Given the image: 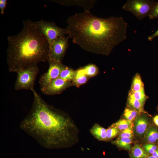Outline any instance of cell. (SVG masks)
I'll list each match as a JSON object with an SVG mask.
<instances>
[{
    "label": "cell",
    "mask_w": 158,
    "mask_h": 158,
    "mask_svg": "<svg viewBox=\"0 0 158 158\" xmlns=\"http://www.w3.org/2000/svg\"><path fill=\"white\" fill-rule=\"evenodd\" d=\"M69 36L56 39L49 47L48 59L61 62L68 46Z\"/></svg>",
    "instance_id": "52a82bcc"
},
{
    "label": "cell",
    "mask_w": 158,
    "mask_h": 158,
    "mask_svg": "<svg viewBox=\"0 0 158 158\" xmlns=\"http://www.w3.org/2000/svg\"><path fill=\"white\" fill-rule=\"evenodd\" d=\"M53 1L67 6H78L83 7L85 11L90 12L96 0H53Z\"/></svg>",
    "instance_id": "30bf717a"
},
{
    "label": "cell",
    "mask_w": 158,
    "mask_h": 158,
    "mask_svg": "<svg viewBox=\"0 0 158 158\" xmlns=\"http://www.w3.org/2000/svg\"><path fill=\"white\" fill-rule=\"evenodd\" d=\"M133 97L136 99L141 102L143 105L147 99L144 89L140 90L134 92H130Z\"/></svg>",
    "instance_id": "603a6c76"
},
{
    "label": "cell",
    "mask_w": 158,
    "mask_h": 158,
    "mask_svg": "<svg viewBox=\"0 0 158 158\" xmlns=\"http://www.w3.org/2000/svg\"><path fill=\"white\" fill-rule=\"evenodd\" d=\"M153 157L158 158V150H156L152 154Z\"/></svg>",
    "instance_id": "4dcf8cb0"
},
{
    "label": "cell",
    "mask_w": 158,
    "mask_h": 158,
    "mask_svg": "<svg viewBox=\"0 0 158 158\" xmlns=\"http://www.w3.org/2000/svg\"><path fill=\"white\" fill-rule=\"evenodd\" d=\"M154 123L158 126V115L155 116L153 119Z\"/></svg>",
    "instance_id": "f546056e"
},
{
    "label": "cell",
    "mask_w": 158,
    "mask_h": 158,
    "mask_svg": "<svg viewBox=\"0 0 158 158\" xmlns=\"http://www.w3.org/2000/svg\"><path fill=\"white\" fill-rule=\"evenodd\" d=\"M157 149L158 150V145L157 146Z\"/></svg>",
    "instance_id": "d6a6232c"
},
{
    "label": "cell",
    "mask_w": 158,
    "mask_h": 158,
    "mask_svg": "<svg viewBox=\"0 0 158 158\" xmlns=\"http://www.w3.org/2000/svg\"><path fill=\"white\" fill-rule=\"evenodd\" d=\"M148 155V154L138 144H135L132 148L131 156L132 158H146Z\"/></svg>",
    "instance_id": "2e32d148"
},
{
    "label": "cell",
    "mask_w": 158,
    "mask_h": 158,
    "mask_svg": "<svg viewBox=\"0 0 158 158\" xmlns=\"http://www.w3.org/2000/svg\"><path fill=\"white\" fill-rule=\"evenodd\" d=\"M7 3L6 0H0V9L1 13V14H3L4 13V11Z\"/></svg>",
    "instance_id": "83f0119b"
},
{
    "label": "cell",
    "mask_w": 158,
    "mask_h": 158,
    "mask_svg": "<svg viewBox=\"0 0 158 158\" xmlns=\"http://www.w3.org/2000/svg\"><path fill=\"white\" fill-rule=\"evenodd\" d=\"M155 2L151 0H128L122 8L132 13L138 20H142L148 16Z\"/></svg>",
    "instance_id": "5b68a950"
},
{
    "label": "cell",
    "mask_w": 158,
    "mask_h": 158,
    "mask_svg": "<svg viewBox=\"0 0 158 158\" xmlns=\"http://www.w3.org/2000/svg\"><path fill=\"white\" fill-rule=\"evenodd\" d=\"M149 123L147 118L144 115L139 116L135 120L134 124V131L136 134H144L149 127Z\"/></svg>",
    "instance_id": "8fae6325"
},
{
    "label": "cell",
    "mask_w": 158,
    "mask_h": 158,
    "mask_svg": "<svg viewBox=\"0 0 158 158\" xmlns=\"http://www.w3.org/2000/svg\"><path fill=\"white\" fill-rule=\"evenodd\" d=\"M23 22L21 30L7 37L6 61L11 72L45 62L48 57L49 43L35 22L28 19Z\"/></svg>",
    "instance_id": "3957f363"
},
{
    "label": "cell",
    "mask_w": 158,
    "mask_h": 158,
    "mask_svg": "<svg viewBox=\"0 0 158 158\" xmlns=\"http://www.w3.org/2000/svg\"><path fill=\"white\" fill-rule=\"evenodd\" d=\"M37 65H34L17 71V78L14 87L19 90H31L34 88L35 81L39 72Z\"/></svg>",
    "instance_id": "277c9868"
},
{
    "label": "cell",
    "mask_w": 158,
    "mask_h": 158,
    "mask_svg": "<svg viewBox=\"0 0 158 158\" xmlns=\"http://www.w3.org/2000/svg\"><path fill=\"white\" fill-rule=\"evenodd\" d=\"M133 140L132 138L118 137L112 143L121 148L131 150Z\"/></svg>",
    "instance_id": "5bb4252c"
},
{
    "label": "cell",
    "mask_w": 158,
    "mask_h": 158,
    "mask_svg": "<svg viewBox=\"0 0 158 158\" xmlns=\"http://www.w3.org/2000/svg\"><path fill=\"white\" fill-rule=\"evenodd\" d=\"M87 80V76L84 73L81 69L75 72V76L73 80L76 85L79 86L85 83Z\"/></svg>",
    "instance_id": "ffe728a7"
},
{
    "label": "cell",
    "mask_w": 158,
    "mask_h": 158,
    "mask_svg": "<svg viewBox=\"0 0 158 158\" xmlns=\"http://www.w3.org/2000/svg\"><path fill=\"white\" fill-rule=\"evenodd\" d=\"M120 133L119 130L115 127L111 126L106 129L107 140H110L119 135Z\"/></svg>",
    "instance_id": "cb8c5ba5"
},
{
    "label": "cell",
    "mask_w": 158,
    "mask_h": 158,
    "mask_svg": "<svg viewBox=\"0 0 158 158\" xmlns=\"http://www.w3.org/2000/svg\"><path fill=\"white\" fill-rule=\"evenodd\" d=\"M66 23L73 42L93 53L108 55L127 38L128 24L121 16L100 18L84 11L69 17Z\"/></svg>",
    "instance_id": "6da1fadb"
},
{
    "label": "cell",
    "mask_w": 158,
    "mask_h": 158,
    "mask_svg": "<svg viewBox=\"0 0 158 158\" xmlns=\"http://www.w3.org/2000/svg\"><path fill=\"white\" fill-rule=\"evenodd\" d=\"M134 125L120 132L118 138H126L133 139L134 136Z\"/></svg>",
    "instance_id": "d4e9b609"
},
{
    "label": "cell",
    "mask_w": 158,
    "mask_h": 158,
    "mask_svg": "<svg viewBox=\"0 0 158 158\" xmlns=\"http://www.w3.org/2000/svg\"><path fill=\"white\" fill-rule=\"evenodd\" d=\"M75 73L71 69L64 66L61 70L59 77L67 81H70L73 80Z\"/></svg>",
    "instance_id": "e0dca14e"
},
{
    "label": "cell",
    "mask_w": 158,
    "mask_h": 158,
    "mask_svg": "<svg viewBox=\"0 0 158 158\" xmlns=\"http://www.w3.org/2000/svg\"><path fill=\"white\" fill-rule=\"evenodd\" d=\"M133 125L132 121L126 119H121L113 124L111 126L116 128L120 132Z\"/></svg>",
    "instance_id": "d6986e66"
},
{
    "label": "cell",
    "mask_w": 158,
    "mask_h": 158,
    "mask_svg": "<svg viewBox=\"0 0 158 158\" xmlns=\"http://www.w3.org/2000/svg\"><path fill=\"white\" fill-rule=\"evenodd\" d=\"M144 86L140 75L138 74H136L133 79L130 91L134 92L140 90L144 89Z\"/></svg>",
    "instance_id": "ac0fdd59"
},
{
    "label": "cell",
    "mask_w": 158,
    "mask_h": 158,
    "mask_svg": "<svg viewBox=\"0 0 158 158\" xmlns=\"http://www.w3.org/2000/svg\"><path fill=\"white\" fill-rule=\"evenodd\" d=\"M49 64L48 71L40 77L39 83L41 90L47 86L53 80L59 77L61 72L65 65L61 62L55 61L48 59Z\"/></svg>",
    "instance_id": "ba28073f"
},
{
    "label": "cell",
    "mask_w": 158,
    "mask_h": 158,
    "mask_svg": "<svg viewBox=\"0 0 158 158\" xmlns=\"http://www.w3.org/2000/svg\"><path fill=\"white\" fill-rule=\"evenodd\" d=\"M84 73L87 76H93L95 75L97 72V67L94 65H88L82 69Z\"/></svg>",
    "instance_id": "7402d4cb"
},
{
    "label": "cell",
    "mask_w": 158,
    "mask_h": 158,
    "mask_svg": "<svg viewBox=\"0 0 158 158\" xmlns=\"http://www.w3.org/2000/svg\"><path fill=\"white\" fill-rule=\"evenodd\" d=\"M146 158H157L153 157L152 156V155H151V156H148Z\"/></svg>",
    "instance_id": "1f68e13d"
},
{
    "label": "cell",
    "mask_w": 158,
    "mask_h": 158,
    "mask_svg": "<svg viewBox=\"0 0 158 158\" xmlns=\"http://www.w3.org/2000/svg\"><path fill=\"white\" fill-rule=\"evenodd\" d=\"M90 132L98 140L107 141L106 129L97 124H95L90 130Z\"/></svg>",
    "instance_id": "7c38bea8"
},
{
    "label": "cell",
    "mask_w": 158,
    "mask_h": 158,
    "mask_svg": "<svg viewBox=\"0 0 158 158\" xmlns=\"http://www.w3.org/2000/svg\"><path fill=\"white\" fill-rule=\"evenodd\" d=\"M157 36H158V30L152 34L148 36L147 39L148 41H151Z\"/></svg>",
    "instance_id": "f1b7e54d"
},
{
    "label": "cell",
    "mask_w": 158,
    "mask_h": 158,
    "mask_svg": "<svg viewBox=\"0 0 158 158\" xmlns=\"http://www.w3.org/2000/svg\"><path fill=\"white\" fill-rule=\"evenodd\" d=\"M148 17L150 20L158 18V1L154 3Z\"/></svg>",
    "instance_id": "4316f807"
},
{
    "label": "cell",
    "mask_w": 158,
    "mask_h": 158,
    "mask_svg": "<svg viewBox=\"0 0 158 158\" xmlns=\"http://www.w3.org/2000/svg\"><path fill=\"white\" fill-rule=\"evenodd\" d=\"M70 84V81L58 77L41 90L45 95H53L60 93L69 86Z\"/></svg>",
    "instance_id": "9c48e42d"
},
{
    "label": "cell",
    "mask_w": 158,
    "mask_h": 158,
    "mask_svg": "<svg viewBox=\"0 0 158 158\" xmlns=\"http://www.w3.org/2000/svg\"><path fill=\"white\" fill-rule=\"evenodd\" d=\"M145 151L148 154H152L157 149V146L155 144L147 143L143 146Z\"/></svg>",
    "instance_id": "484cf974"
},
{
    "label": "cell",
    "mask_w": 158,
    "mask_h": 158,
    "mask_svg": "<svg viewBox=\"0 0 158 158\" xmlns=\"http://www.w3.org/2000/svg\"><path fill=\"white\" fill-rule=\"evenodd\" d=\"M35 22L40 32L47 40L49 47L57 38L68 35L66 28H60L53 22L42 20Z\"/></svg>",
    "instance_id": "8992f818"
},
{
    "label": "cell",
    "mask_w": 158,
    "mask_h": 158,
    "mask_svg": "<svg viewBox=\"0 0 158 158\" xmlns=\"http://www.w3.org/2000/svg\"><path fill=\"white\" fill-rule=\"evenodd\" d=\"M128 103L131 108L140 113L145 112L143 109L144 105L141 102L134 98L129 92L128 98Z\"/></svg>",
    "instance_id": "9a60e30c"
},
{
    "label": "cell",
    "mask_w": 158,
    "mask_h": 158,
    "mask_svg": "<svg viewBox=\"0 0 158 158\" xmlns=\"http://www.w3.org/2000/svg\"><path fill=\"white\" fill-rule=\"evenodd\" d=\"M33 100L30 111L20 127L41 145L48 149L71 145L77 128L66 115L46 103L33 88Z\"/></svg>",
    "instance_id": "7a4b0ae2"
},
{
    "label": "cell",
    "mask_w": 158,
    "mask_h": 158,
    "mask_svg": "<svg viewBox=\"0 0 158 158\" xmlns=\"http://www.w3.org/2000/svg\"><path fill=\"white\" fill-rule=\"evenodd\" d=\"M145 141L148 143L155 144L158 142V130L153 127H149L144 134Z\"/></svg>",
    "instance_id": "4fadbf2b"
},
{
    "label": "cell",
    "mask_w": 158,
    "mask_h": 158,
    "mask_svg": "<svg viewBox=\"0 0 158 158\" xmlns=\"http://www.w3.org/2000/svg\"><path fill=\"white\" fill-rule=\"evenodd\" d=\"M140 113L131 108H126L125 109L123 115L126 119L132 122L140 116Z\"/></svg>",
    "instance_id": "44dd1931"
}]
</instances>
